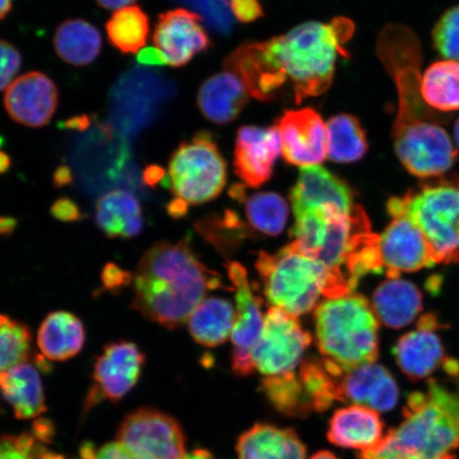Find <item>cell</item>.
<instances>
[{"instance_id": "37", "label": "cell", "mask_w": 459, "mask_h": 459, "mask_svg": "<svg viewBox=\"0 0 459 459\" xmlns=\"http://www.w3.org/2000/svg\"><path fill=\"white\" fill-rule=\"evenodd\" d=\"M31 332L24 324L0 315V375L32 357Z\"/></svg>"}, {"instance_id": "35", "label": "cell", "mask_w": 459, "mask_h": 459, "mask_svg": "<svg viewBox=\"0 0 459 459\" xmlns=\"http://www.w3.org/2000/svg\"><path fill=\"white\" fill-rule=\"evenodd\" d=\"M262 388L274 409L286 416L306 417L314 412L298 373L267 377L262 382Z\"/></svg>"}, {"instance_id": "27", "label": "cell", "mask_w": 459, "mask_h": 459, "mask_svg": "<svg viewBox=\"0 0 459 459\" xmlns=\"http://www.w3.org/2000/svg\"><path fill=\"white\" fill-rule=\"evenodd\" d=\"M96 225L108 238H134L145 225L139 200L124 189H114L97 201Z\"/></svg>"}, {"instance_id": "46", "label": "cell", "mask_w": 459, "mask_h": 459, "mask_svg": "<svg viewBox=\"0 0 459 459\" xmlns=\"http://www.w3.org/2000/svg\"><path fill=\"white\" fill-rule=\"evenodd\" d=\"M73 180L71 170L66 166H61L57 169L54 176V183L57 187L66 186L71 185Z\"/></svg>"}, {"instance_id": "32", "label": "cell", "mask_w": 459, "mask_h": 459, "mask_svg": "<svg viewBox=\"0 0 459 459\" xmlns=\"http://www.w3.org/2000/svg\"><path fill=\"white\" fill-rule=\"evenodd\" d=\"M421 91L434 111H459V61L443 60L430 65L422 74Z\"/></svg>"}, {"instance_id": "33", "label": "cell", "mask_w": 459, "mask_h": 459, "mask_svg": "<svg viewBox=\"0 0 459 459\" xmlns=\"http://www.w3.org/2000/svg\"><path fill=\"white\" fill-rule=\"evenodd\" d=\"M328 157L336 163H353L363 159L368 141L359 120L350 114H337L326 124Z\"/></svg>"}, {"instance_id": "55", "label": "cell", "mask_w": 459, "mask_h": 459, "mask_svg": "<svg viewBox=\"0 0 459 459\" xmlns=\"http://www.w3.org/2000/svg\"><path fill=\"white\" fill-rule=\"evenodd\" d=\"M455 139L456 142V145L459 148V117L456 120L455 125Z\"/></svg>"}, {"instance_id": "9", "label": "cell", "mask_w": 459, "mask_h": 459, "mask_svg": "<svg viewBox=\"0 0 459 459\" xmlns=\"http://www.w3.org/2000/svg\"><path fill=\"white\" fill-rule=\"evenodd\" d=\"M172 195L186 205L215 199L227 183V164L210 132H199L180 143L169 160Z\"/></svg>"}, {"instance_id": "23", "label": "cell", "mask_w": 459, "mask_h": 459, "mask_svg": "<svg viewBox=\"0 0 459 459\" xmlns=\"http://www.w3.org/2000/svg\"><path fill=\"white\" fill-rule=\"evenodd\" d=\"M330 443L346 449L363 452L382 444L384 423L377 411L363 405H352L337 411L329 422Z\"/></svg>"}, {"instance_id": "17", "label": "cell", "mask_w": 459, "mask_h": 459, "mask_svg": "<svg viewBox=\"0 0 459 459\" xmlns=\"http://www.w3.org/2000/svg\"><path fill=\"white\" fill-rule=\"evenodd\" d=\"M59 91L53 80L41 72L22 74L10 84L4 107L16 123L30 128L48 125L56 111Z\"/></svg>"}, {"instance_id": "25", "label": "cell", "mask_w": 459, "mask_h": 459, "mask_svg": "<svg viewBox=\"0 0 459 459\" xmlns=\"http://www.w3.org/2000/svg\"><path fill=\"white\" fill-rule=\"evenodd\" d=\"M242 80L233 73L225 72L205 80L198 91V107L212 123L225 125L233 122L248 102Z\"/></svg>"}, {"instance_id": "50", "label": "cell", "mask_w": 459, "mask_h": 459, "mask_svg": "<svg viewBox=\"0 0 459 459\" xmlns=\"http://www.w3.org/2000/svg\"><path fill=\"white\" fill-rule=\"evenodd\" d=\"M17 221L14 218L0 216V235H9L16 228Z\"/></svg>"}, {"instance_id": "52", "label": "cell", "mask_w": 459, "mask_h": 459, "mask_svg": "<svg viewBox=\"0 0 459 459\" xmlns=\"http://www.w3.org/2000/svg\"><path fill=\"white\" fill-rule=\"evenodd\" d=\"M183 459H215V457L208 451L195 450L192 453H188Z\"/></svg>"}, {"instance_id": "47", "label": "cell", "mask_w": 459, "mask_h": 459, "mask_svg": "<svg viewBox=\"0 0 459 459\" xmlns=\"http://www.w3.org/2000/svg\"><path fill=\"white\" fill-rule=\"evenodd\" d=\"M164 171L158 168V166H151L145 171V176H143V179L148 186H157L160 179L163 180Z\"/></svg>"}, {"instance_id": "39", "label": "cell", "mask_w": 459, "mask_h": 459, "mask_svg": "<svg viewBox=\"0 0 459 459\" xmlns=\"http://www.w3.org/2000/svg\"><path fill=\"white\" fill-rule=\"evenodd\" d=\"M22 56L20 51L9 42L0 39V91L8 89L20 72Z\"/></svg>"}, {"instance_id": "1", "label": "cell", "mask_w": 459, "mask_h": 459, "mask_svg": "<svg viewBox=\"0 0 459 459\" xmlns=\"http://www.w3.org/2000/svg\"><path fill=\"white\" fill-rule=\"evenodd\" d=\"M353 33V22L343 17L330 24L304 22L283 36L240 46L225 68L257 100H290L299 105L329 90L338 56H349L344 45Z\"/></svg>"}, {"instance_id": "4", "label": "cell", "mask_w": 459, "mask_h": 459, "mask_svg": "<svg viewBox=\"0 0 459 459\" xmlns=\"http://www.w3.org/2000/svg\"><path fill=\"white\" fill-rule=\"evenodd\" d=\"M132 284V308L169 329L179 328L206 292L221 285L217 273L199 261L186 240L153 245L141 258Z\"/></svg>"}, {"instance_id": "14", "label": "cell", "mask_w": 459, "mask_h": 459, "mask_svg": "<svg viewBox=\"0 0 459 459\" xmlns=\"http://www.w3.org/2000/svg\"><path fill=\"white\" fill-rule=\"evenodd\" d=\"M281 151L287 163L301 168L320 164L328 157V131L311 108L287 111L278 120Z\"/></svg>"}, {"instance_id": "38", "label": "cell", "mask_w": 459, "mask_h": 459, "mask_svg": "<svg viewBox=\"0 0 459 459\" xmlns=\"http://www.w3.org/2000/svg\"><path fill=\"white\" fill-rule=\"evenodd\" d=\"M433 42L446 60L459 61V5L446 11L436 22Z\"/></svg>"}, {"instance_id": "40", "label": "cell", "mask_w": 459, "mask_h": 459, "mask_svg": "<svg viewBox=\"0 0 459 459\" xmlns=\"http://www.w3.org/2000/svg\"><path fill=\"white\" fill-rule=\"evenodd\" d=\"M134 281V275L129 272L124 271L114 263H108L102 269L101 282L102 289L118 294V292L127 287Z\"/></svg>"}, {"instance_id": "10", "label": "cell", "mask_w": 459, "mask_h": 459, "mask_svg": "<svg viewBox=\"0 0 459 459\" xmlns=\"http://www.w3.org/2000/svg\"><path fill=\"white\" fill-rule=\"evenodd\" d=\"M311 342V334L302 329L298 317L273 307L265 316L260 340L252 351L255 370L266 377L295 372Z\"/></svg>"}, {"instance_id": "49", "label": "cell", "mask_w": 459, "mask_h": 459, "mask_svg": "<svg viewBox=\"0 0 459 459\" xmlns=\"http://www.w3.org/2000/svg\"><path fill=\"white\" fill-rule=\"evenodd\" d=\"M188 206L182 204L181 201L174 199L170 201L168 206V211L170 216L175 218H180L186 214Z\"/></svg>"}, {"instance_id": "11", "label": "cell", "mask_w": 459, "mask_h": 459, "mask_svg": "<svg viewBox=\"0 0 459 459\" xmlns=\"http://www.w3.org/2000/svg\"><path fill=\"white\" fill-rule=\"evenodd\" d=\"M118 443L136 459H183L186 438L174 418L153 409L137 410L122 423Z\"/></svg>"}, {"instance_id": "20", "label": "cell", "mask_w": 459, "mask_h": 459, "mask_svg": "<svg viewBox=\"0 0 459 459\" xmlns=\"http://www.w3.org/2000/svg\"><path fill=\"white\" fill-rule=\"evenodd\" d=\"M338 387L341 402H353L378 411L394 410L399 400V387L392 373L377 363L353 369L340 367Z\"/></svg>"}, {"instance_id": "2", "label": "cell", "mask_w": 459, "mask_h": 459, "mask_svg": "<svg viewBox=\"0 0 459 459\" xmlns=\"http://www.w3.org/2000/svg\"><path fill=\"white\" fill-rule=\"evenodd\" d=\"M377 55L397 90L393 136L401 164L420 179L445 175L455 165L457 151L444 128L450 117L434 111L423 99L422 49L417 34L405 26H386L378 34Z\"/></svg>"}, {"instance_id": "3", "label": "cell", "mask_w": 459, "mask_h": 459, "mask_svg": "<svg viewBox=\"0 0 459 459\" xmlns=\"http://www.w3.org/2000/svg\"><path fill=\"white\" fill-rule=\"evenodd\" d=\"M297 248L328 269L334 298L352 294L360 279L384 271L378 237L360 205L351 212L324 206L296 217Z\"/></svg>"}, {"instance_id": "36", "label": "cell", "mask_w": 459, "mask_h": 459, "mask_svg": "<svg viewBox=\"0 0 459 459\" xmlns=\"http://www.w3.org/2000/svg\"><path fill=\"white\" fill-rule=\"evenodd\" d=\"M51 429L43 421L31 433L0 436V459H65L48 449Z\"/></svg>"}, {"instance_id": "41", "label": "cell", "mask_w": 459, "mask_h": 459, "mask_svg": "<svg viewBox=\"0 0 459 459\" xmlns=\"http://www.w3.org/2000/svg\"><path fill=\"white\" fill-rule=\"evenodd\" d=\"M82 459H136L117 441L100 447L85 445L82 450Z\"/></svg>"}, {"instance_id": "26", "label": "cell", "mask_w": 459, "mask_h": 459, "mask_svg": "<svg viewBox=\"0 0 459 459\" xmlns=\"http://www.w3.org/2000/svg\"><path fill=\"white\" fill-rule=\"evenodd\" d=\"M372 308L388 328H404L422 311V295L409 281L388 278L373 292Z\"/></svg>"}, {"instance_id": "30", "label": "cell", "mask_w": 459, "mask_h": 459, "mask_svg": "<svg viewBox=\"0 0 459 459\" xmlns=\"http://www.w3.org/2000/svg\"><path fill=\"white\" fill-rule=\"evenodd\" d=\"M235 318L231 302L209 298L199 304L188 318V330L194 340L205 347H216L231 334Z\"/></svg>"}, {"instance_id": "13", "label": "cell", "mask_w": 459, "mask_h": 459, "mask_svg": "<svg viewBox=\"0 0 459 459\" xmlns=\"http://www.w3.org/2000/svg\"><path fill=\"white\" fill-rule=\"evenodd\" d=\"M230 280L235 287L238 314L232 331V370L246 377L255 372L252 351L260 340L265 318L262 313V299L255 296L246 268L238 262L228 265Z\"/></svg>"}, {"instance_id": "18", "label": "cell", "mask_w": 459, "mask_h": 459, "mask_svg": "<svg viewBox=\"0 0 459 459\" xmlns=\"http://www.w3.org/2000/svg\"><path fill=\"white\" fill-rule=\"evenodd\" d=\"M437 317L433 314L422 316L417 328L402 336L394 348L399 368L411 381H420L444 368L447 359L440 337Z\"/></svg>"}, {"instance_id": "5", "label": "cell", "mask_w": 459, "mask_h": 459, "mask_svg": "<svg viewBox=\"0 0 459 459\" xmlns=\"http://www.w3.org/2000/svg\"><path fill=\"white\" fill-rule=\"evenodd\" d=\"M381 449L418 459H456L459 449V385L430 378L426 390L406 399L404 418L390 430Z\"/></svg>"}, {"instance_id": "15", "label": "cell", "mask_w": 459, "mask_h": 459, "mask_svg": "<svg viewBox=\"0 0 459 459\" xmlns=\"http://www.w3.org/2000/svg\"><path fill=\"white\" fill-rule=\"evenodd\" d=\"M390 217L392 222L378 237L387 277L400 278L402 273H416L435 265L432 251L421 230L404 215Z\"/></svg>"}, {"instance_id": "31", "label": "cell", "mask_w": 459, "mask_h": 459, "mask_svg": "<svg viewBox=\"0 0 459 459\" xmlns=\"http://www.w3.org/2000/svg\"><path fill=\"white\" fill-rule=\"evenodd\" d=\"M231 196L245 204L247 220L256 231L269 237H275L283 231L290 210L282 196L269 192L247 196L242 186H234Z\"/></svg>"}, {"instance_id": "29", "label": "cell", "mask_w": 459, "mask_h": 459, "mask_svg": "<svg viewBox=\"0 0 459 459\" xmlns=\"http://www.w3.org/2000/svg\"><path fill=\"white\" fill-rule=\"evenodd\" d=\"M57 56L68 65L85 66L94 62L102 48L101 34L83 20H67L57 27L54 37Z\"/></svg>"}, {"instance_id": "7", "label": "cell", "mask_w": 459, "mask_h": 459, "mask_svg": "<svg viewBox=\"0 0 459 459\" xmlns=\"http://www.w3.org/2000/svg\"><path fill=\"white\" fill-rule=\"evenodd\" d=\"M255 268L269 303L295 317L317 307L321 295L334 298L328 269L303 255L294 242L273 255L261 252Z\"/></svg>"}, {"instance_id": "45", "label": "cell", "mask_w": 459, "mask_h": 459, "mask_svg": "<svg viewBox=\"0 0 459 459\" xmlns=\"http://www.w3.org/2000/svg\"><path fill=\"white\" fill-rule=\"evenodd\" d=\"M137 61L143 65H166L164 56L157 48L142 49L137 55Z\"/></svg>"}, {"instance_id": "16", "label": "cell", "mask_w": 459, "mask_h": 459, "mask_svg": "<svg viewBox=\"0 0 459 459\" xmlns=\"http://www.w3.org/2000/svg\"><path fill=\"white\" fill-rule=\"evenodd\" d=\"M200 20L198 14L186 9L170 10L159 16L152 39L166 65L185 66L210 48V38Z\"/></svg>"}, {"instance_id": "44", "label": "cell", "mask_w": 459, "mask_h": 459, "mask_svg": "<svg viewBox=\"0 0 459 459\" xmlns=\"http://www.w3.org/2000/svg\"><path fill=\"white\" fill-rule=\"evenodd\" d=\"M359 459H418L417 457L404 455V453L392 452L376 447V449L361 452Z\"/></svg>"}, {"instance_id": "21", "label": "cell", "mask_w": 459, "mask_h": 459, "mask_svg": "<svg viewBox=\"0 0 459 459\" xmlns=\"http://www.w3.org/2000/svg\"><path fill=\"white\" fill-rule=\"evenodd\" d=\"M295 217L324 206H335L344 212L354 209L351 187L323 166L303 168L290 192Z\"/></svg>"}, {"instance_id": "28", "label": "cell", "mask_w": 459, "mask_h": 459, "mask_svg": "<svg viewBox=\"0 0 459 459\" xmlns=\"http://www.w3.org/2000/svg\"><path fill=\"white\" fill-rule=\"evenodd\" d=\"M84 342L83 323L70 312L48 314L38 331V346L43 357L50 360L65 361L76 357Z\"/></svg>"}, {"instance_id": "8", "label": "cell", "mask_w": 459, "mask_h": 459, "mask_svg": "<svg viewBox=\"0 0 459 459\" xmlns=\"http://www.w3.org/2000/svg\"><path fill=\"white\" fill-rule=\"evenodd\" d=\"M387 212L410 218L421 230L436 264L459 263V178L390 198Z\"/></svg>"}, {"instance_id": "43", "label": "cell", "mask_w": 459, "mask_h": 459, "mask_svg": "<svg viewBox=\"0 0 459 459\" xmlns=\"http://www.w3.org/2000/svg\"><path fill=\"white\" fill-rule=\"evenodd\" d=\"M51 214L56 220L65 222L82 221L84 215L79 206L70 198L63 197L55 201L51 205Z\"/></svg>"}, {"instance_id": "6", "label": "cell", "mask_w": 459, "mask_h": 459, "mask_svg": "<svg viewBox=\"0 0 459 459\" xmlns=\"http://www.w3.org/2000/svg\"><path fill=\"white\" fill-rule=\"evenodd\" d=\"M316 341L323 358L342 369L376 363L378 319L364 296L326 299L315 311Z\"/></svg>"}, {"instance_id": "42", "label": "cell", "mask_w": 459, "mask_h": 459, "mask_svg": "<svg viewBox=\"0 0 459 459\" xmlns=\"http://www.w3.org/2000/svg\"><path fill=\"white\" fill-rule=\"evenodd\" d=\"M230 10L239 22H250L263 16V8L258 0H230Z\"/></svg>"}, {"instance_id": "54", "label": "cell", "mask_w": 459, "mask_h": 459, "mask_svg": "<svg viewBox=\"0 0 459 459\" xmlns=\"http://www.w3.org/2000/svg\"><path fill=\"white\" fill-rule=\"evenodd\" d=\"M311 459H337V457L328 451H320L316 453Z\"/></svg>"}, {"instance_id": "48", "label": "cell", "mask_w": 459, "mask_h": 459, "mask_svg": "<svg viewBox=\"0 0 459 459\" xmlns=\"http://www.w3.org/2000/svg\"><path fill=\"white\" fill-rule=\"evenodd\" d=\"M135 2L136 0H96V3L99 4L101 8L108 10H120L129 7V5Z\"/></svg>"}, {"instance_id": "12", "label": "cell", "mask_w": 459, "mask_h": 459, "mask_svg": "<svg viewBox=\"0 0 459 459\" xmlns=\"http://www.w3.org/2000/svg\"><path fill=\"white\" fill-rule=\"evenodd\" d=\"M145 363V354L135 342L108 343L95 360L94 384L86 397V409L90 410L103 400H122L139 382Z\"/></svg>"}, {"instance_id": "19", "label": "cell", "mask_w": 459, "mask_h": 459, "mask_svg": "<svg viewBox=\"0 0 459 459\" xmlns=\"http://www.w3.org/2000/svg\"><path fill=\"white\" fill-rule=\"evenodd\" d=\"M281 152L277 128L246 126L238 130L235 142V172L247 186H261L271 179Z\"/></svg>"}, {"instance_id": "24", "label": "cell", "mask_w": 459, "mask_h": 459, "mask_svg": "<svg viewBox=\"0 0 459 459\" xmlns=\"http://www.w3.org/2000/svg\"><path fill=\"white\" fill-rule=\"evenodd\" d=\"M238 459H306L307 449L294 429L257 423L242 436Z\"/></svg>"}, {"instance_id": "53", "label": "cell", "mask_w": 459, "mask_h": 459, "mask_svg": "<svg viewBox=\"0 0 459 459\" xmlns=\"http://www.w3.org/2000/svg\"><path fill=\"white\" fill-rule=\"evenodd\" d=\"M10 158L4 152H0V174L8 171L10 169Z\"/></svg>"}, {"instance_id": "22", "label": "cell", "mask_w": 459, "mask_h": 459, "mask_svg": "<svg viewBox=\"0 0 459 459\" xmlns=\"http://www.w3.org/2000/svg\"><path fill=\"white\" fill-rule=\"evenodd\" d=\"M49 368L44 357L34 355L0 375V393L17 418L34 419L46 411L43 382L39 369Z\"/></svg>"}, {"instance_id": "34", "label": "cell", "mask_w": 459, "mask_h": 459, "mask_svg": "<svg viewBox=\"0 0 459 459\" xmlns=\"http://www.w3.org/2000/svg\"><path fill=\"white\" fill-rule=\"evenodd\" d=\"M108 41L123 54H136L147 43L151 22L137 5H129L115 13L107 22Z\"/></svg>"}, {"instance_id": "51", "label": "cell", "mask_w": 459, "mask_h": 459, "mask_svg": "<svg viewBox=\"0 0 459 459\" xmlns=\"http://www.w3.org/2000/svg\"><path fill=\"white\" fill-rule=\"evenodd\" d=\"M13 7V0H0V21L9 15Z\"/></svg>"}]
</instances>
